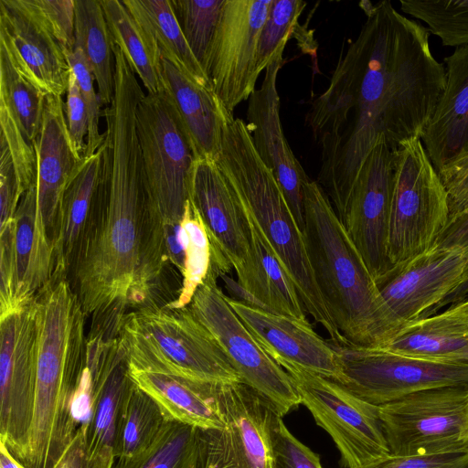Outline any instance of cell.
<instances>
[{"mask_svg": "<svg viewBox=\"0 0 468 468\" xmlns=\"http://www.w3.org/2000/svg\"><path fill=\"white\" fill-rule=\"evenodd\" d=\"M437 247L457 248L468 259V207L449 220Z\"/></svg>", "mask_w": 468, "mask_h": 468, "instance_id": "49", "label": "cell"}, {"mask_svg": "<svg viewBox=\"0 0 468 468\" xmlns=\"http://www.w3.org/2000/svg\"><path fill=\"white\" fill-rule=\"evenodd\" d=\"M65 55L71 71L77 79L84 101L88 120L89 132L87 135L84 156L94 154L103 144L105 133H100L101 101L94 90V77L83 50L75 47L73 50H65Z\"/></svg>", "mask_w": 468, "mask_h": 468, "instance_id": "40", "label": "cell"}, {"mask_svg": "<svg viewBox=\"0 0 468 468\" xmlns=\"http://www.w3.org/2000/svg\"><path fill=\"white\" fill-rule=\"evenodd\" d=\"M34 300L0 315V441L23 463L27 451L36 387Z\"/></svg>", "mask_w": 468, "mask_h": 468, "instance_id": "14", "label": "cell"}, {"mask_svg": "<svg viewBox=\"0 0 468 468\" xmlns=\"http://www.w3.org/2000/svg\"><path fill=\"white\" fill-rule=\"evenodd\" d=\"M166 420L156 401L134 383L117 416L112 446L114 458H131L145 451Z\"/></svg>", "mask_w": 468, "mask_h": 468, "instance_id": "33", "label": "cell"}, {"mask_svg": "<svg viewBox=\"0 0 468 468\" xmlns=\"http://www.w3.org/2000/svg\"><path fill=\"white\" fill-rule=\"evenodd\" d=\"M129 367L134 383L156 401L168 420L200 430L224 427L219 383Z\"/></svg>", "mask_w": 468, "mask_h": 468, "instance_id": "27", "label": "cell"}, {"mask_svg": "<svg viewBox=\"0 0 468 468\" xmlns=\"http://www.w3.org/2000/svg\"><path fill=\"white\" fill-rule=\"evenodd\" d=\"M35 150L37 213L53 246L64 192L82 160L72 146L60 96H46Z\"/></svg>", "mask_w": 468, "mask_h": 468, "instance_id": "24", "label": "cell"}, {"mask_svg": "<svg viewBox=\"0 0 468 468\" xmlns=\"http://www.w3.org/2000/svg\"><path fill=\"white\" fill-rule=\"evenodd\" d=\"M36 387L27 468H53L80 425L73 401L81 375L86 314L67 279L51 278L34 299Z\"/></svg>", "mask_w": 468, "mask_h": 468, "instance_id": "3", "label": "cell"}, {"mask_svg": "<svg viewBox=\"0 0 468 468\" xmlns=\"http://www.w3.org/2000/svg\"><path fill=\"white\" fill-rule=\"evenodd\" d=\"M46 96L21 74L0 44V139L11 153L21 196L36 185L35 144L42 126Z\"/></svg>", "mask_w": 468, "mask_h": 468, "instance_id": "23", "label": "cell"}, {"mask_svg": "<svg viewBox=\"0 0 468 468\" xmlns=\"http://www.w3.org/2000/svg\"><path fill=\"white\" fill-rule=\"evenodd\" d=\"M137 134L153 202L165 225L180 224L191 198L194 144L171 98L148 93L136 110Z\"/></svg>", "mask_w": 468, "mask_h": 468, "instance_id": "8", "label": "cell"}, {"mask_svg": "<svg viewBox=\"0 0 468 468\" xmlns=\"http://www.w3.org/2000/svg\"><path fill=\"white\" fill-rule=\"evenodd\" d=\"M272 0H225L205 66L216 97L230 112L255 91L261 31Z\"/></svg>", "mask_w": 468, "mask_h": 468, "instance_id": "15", "label": "cell"}, {"mask_svg": "<svg viewBox=\"0 0 468 468\" xmlns=\"http://www.w3.org/2000/svg\"><path fill=\"white\" fill-rule=\"evenodd\" d=\"M244 215L250 231V250L244 263L236 271L238 282L266 311L306 319L303 304L292 280L258 226L245 212Z\"/></svg>", "mask_w": 468, "mask_h": 468, "instance_id": "29", "label": "cell"}, {"mask_svg": "<svg viewBox=\"0 0 468 468\" xmlns=\"http://www.w3.org/2000/svg\"><path fill=\"white\" fill-rule=\"evenodd\" d=\"M101 165V146L94 154L82 158L64 192L53 242L51 278L68 280L91 224Z\"/></svg>", "mask_w": 468, "mask_h": 468, "instance_id": "26", "label": "cell"}, {"mask_svg": "<svg viewBox=\"0 0 468 468\" xmlns=\"http://www.w3.org/2000/svg\"><path fill=\"white\" fill-rule=\"evenodd\" d=\"M407 326L443 334L468 335V314L447 316L439 313L412 322Z\"/></svg>", "mask_w": 468, "mask_h": 468, "instance_id": "48", "label": "cell"}, {"mask_svg": "<svg viewBox=\"0 0 468 468\" xmlns=\"http://www.w3.org/2000/svg\"><path fill=\"white\" fill-rule=\"evenodd\" d=\"M190 199L208 235L212 266L218 276L230 270L236 271L248 257L250 231L244 212L214 160L196 161Z\"/></svg>", "mask_w": 468, "mask_h": 468, "instance_id": "21", "label": "cell"}, {"mask_svg": "<svg viewBox=\"0 0 468 468\" xmlns=\"http://www.w3.org/2000/svg\"><path fill=\"white\" fill-rule=\"evenodd\" d=\"M170 2L186 40L204 69L225 0Z\"/></svg>", "mask_w": 468, "mask_h": 468, "instance_id": "37", "label": "cell"}, {"mask_svg": "<svg viewBox=\"0 0 468 468\" xmlns=\"http://www.w3.org/2000/svg\"><path fill=\"white\" fill-rule=\"evenodd\" d=\"M389 454L468 451V386L429 388L379 406Z\"/></svg>", "mask_w": 468, "mask_h": 468, "instance_id": "10", "label": "cell"}, {"mask_svg": "<svg viewBox=\"0 0 468 468\" xmlns=\"http://www.w3.org/2000/svg\"><path fill=\"white\" fill-rule=\"evenodd\" d=\"M401 11L427 25L446 47L468 45V0H400Z\"/></svg>", "mask_w": 468, "mask_h": 468, "instance_id": "36", "label": "cell"}, {"mask_svg": "<svg viewBox=\"0 0 468 468\" xmlns=\"http://www.w3.org/2000/svg\"><path fill=\"white\" fill-rule=\"evenodd\" d=\"M331 344L342 363L344 379L340 384L376 406L429 388L468 386L466 363L415 358L346 340Z\"/></svg>", "mask_w": 468, "mask_h": 468, "instance_id": "12", "label": "cell"}, {"mask_svg": "<svg viewBox=\"0 0 468 468\" xmlns=\"http://www.w3.org/2000/svg\"><path fill=\"white\" fill-rule=\"evenodd\" d=\"M303 206L307 255L334 324L350 344L385 346L400 331L328 196L310 177L303 186Z\"/></svg>", "mask_w": 468, "mask_h": 468, "instance_id": "4", "label": "cell"}, {"mask_svg": "<svg viewBox=\"0 0 468 468\" xmlns=\"http://www.w3.org/2000/svg\"><path fill=\"white\" fill-rule=\"evenodd\" d=\"M114 460L112 447L90 455L86 449L83 430L80 426L73 440L53 468H112Z\"/></svg>", "mask_w": 468, "mask_h": 468, "instance_id": "47", "label": "cell"}, {"mask_svg": "<svg viewBox=\"0 0 468 468\" xmlns=\"http://www.w3.org/2000/svg\"><path fill=\"white\" fill-rule=\"evenodd\" d=\"M122 2L138 23L155 40L161 55L176 64L197 83L212 90L208 78L185 38L170 0Z\"/></svg>", "mask_w": 468, "mask_h": 468, "instance_id": "32", "label": "cell"}, {"mask_svg": "<svg viewBox=\"0 0 468 468\" xmlns=\"http://www.w3.org/2000/svg\"><path fill=\"white\" fill-rule=\"evenodd\" d=\"M75 47L88 60L101 105L114 96L115 58L113 43L101 0H75Z\"/></svg>", "mask_w": 468, "mask_h": 468, "instance_id": "31", "label": "cell"}, {"mask_svg": "<svg viewBox=\"0 0 468 468\" xmlns=\"http://www.w3.org/2000/svg\"><path fill=\"white\" fill-rule=\"evenodd\" d=\"M439 175L448 193L451 219L468 207V151L451 161Z\"/></svg>", "mask_w": 468, "mask_h": 468, "instance_id": "46", "label": "cell"}, {"mask_svg": "<svg viewBox=\"0 0 468 468\" xmlns=\"http://www.w3.org/2000/svg\"><path fill=\"white\" fill-rule=\"evenodd\" d=\"M0 468H27L0 441Z\"/></svg>", "mask_w": 468, "mask_h": 468, "instance_id": "53", "label": "cell"}, {"mask_svg": "<svg viewBox=\"0 0 468 468\" xmlns=\"http://www.w3.org/2000/svg\"><path fill=\"white\" fill-rule=\"evenodd\" d=\"M21 197L11 153L6 143L0 139V228L13 220Z\"/></svg>", "mask_w": 468, "mask_h": 468, "instance_id": "45", "label": "cell"}, {"mask_svg": "<svg viewBox=\"0 0 468 468\" xmlns=\"http://www.w3.org/2000/svg\"><path fill=\"white\" fill-rule=\"evenodd\" d=\"M228 301L266 352L278 363L295 364L342 383L339 354L331 342L318 335L307 319H297L248 305L228 296Z\"/></svg>", "mask_w": 468, "mask_h": 468, "instance_id": "22", "label": "cell"}, {"mask_svg": "<svg viewBox=\"0 0 468 468\" xmlns=\"http://www.w3.org/2000/svg\"><path fill=\"white\" fill-rule=\"evenodd\" d=\"M243 211L264 235L292 280L304 310L338 344L343 337L317 287L303 235L272 173L257 153L246 122L219 103V142L214 160Z\"/></svg>", "mask_w": 468, "mask_h": 468, "instance_id": "5", "label": "cell"}, {"mask_svg": "<svg viewBox=\"0 0 468 468\" xmlns=\"http://www.w3.org/2000/svg\"><path fill=\"white\" fill-rule=\"evenodd\" d=\"M468 291V259L458 288L442 303L440 309L446 304H454L463 300ZM449 305V306H450Z\"/></svg>", "mask_w": 468, "mask_h": 468, "instance_id": "52", "label": "cell"}, {"mask_svg": "<svg viewBox=\"0 0 468 468\" xmlns=\"http://www.w3.org/2000/svg\"><path fill=\"white\" fill-rule=\"evenodd\" d=\"M278 364L292 378L301 404L334 441L344 468H358L389 454L379 406L358 398L340 383L295 364Z\"/></svg>", "mask_w": 468, "mask_h": 468, "instance_id": "11", "label": "cell"}, {"mask_svg": "<svg viewBox=\"0 0 468 468\" xmlns=\"http://www.w3.org/2000/svg\"><path fill=\"white\" fill-rule=\"evenodd\" d=\"M458 361L468 364V343L463 348L449 355L444 361Z\"/></svg>", "mask_w": 468, "mask_h": 468, "instance_id": "55", "label": "cell"}, {"mask_svg": "<svg viewBox=\"0 0 468 468\" xmlns=\"http://www.w3.org/2000/svg\"><path fill=\"white\" fill-rule=\"evenodd\" d=\"M444 90L420 138L438 173L468 151V45L443 58Z\"/></svg>", "mask_w": 468, "mask_h": 468, "instance_id": "25", "label": "cell"}, {"mask_svg": "<svg viewBox=\"0 0 468 468\" xmlns=\"http://www.w3.org/2000/svg\"><path fill=\"white\" fill-rule=\"evenodd\" d=\"M112 43L116 45L148 93L162 90L160 50L122 0H101Z\"/></svg>", "mask_w": 468, "mask_h": 468, "instance_id": "30", "label": "cell"}, {"mask_svg": "<svg viewBox=\"0 0 468 468\" xmlns=\"http://www.w3.org/2000/svg\"><path fill=\"white\" fill-rule=\"evenodd\" d=\"M466 261L457 248L436 246L376 282L385 308L399 331L436 314L458 288Z\"/></svg>", "mask_w": 468, "mask_h": 468, "instance_id": "18", "label": "cell"}, {"mask_svg": "<svg viewBox=\"0 0 468 468\" xmlns=\"http://www.w3.org/2000/svg\"><path fill=\"white\" fill-rule=\"evenodd\" d=\"M120 336L130 367L214 383L241 381L188 306L130 311Z\"/></svg>", "mask_w": 468, "mask_h": 468, "instance_id": "6", "label": "cell"}, {"mask_svg": "<svg viewBox=\"0 0 468 468\" xmlns=\"http://www.w3.org/2000/svg\"><path fill=\"white\" fill-rule=\"evenodd\" d=\"M358 468H468V451L435 455L387 454Z\"/></svg>", "mask_w": 468, "mask_h": 468, "instance_id": "42", "label": "cell"}, {"mask_svg": "<svg viewBox=\"0 0 468 468\" xmlns=\"http://www.w3.org/2000/svg\"><path fill=\"white\" fill-rule=\"evenodd\" d=\"M359 5L366 21L305 118L321 150L317 183L342 222L378 137L392 150L420 139L446 83L445 67L432 54L427 27L388 0Z\"/></svg>", "mask_w": 468, "mask_h": 468, "instance_id": "1", "label": "cell"}, {"mask_svg": "<svg viewBox=\"0 0 468 468\" xmlns=\"http://www.w3.org/2000/svg\"><path fill=\"white\" fill-rule=\"evenodd\" d=\"M443 315L447 316H460L468 314V291L465 297L460 302L448 306L443 312Z\"/></svg>", "mask_w": 468, "mask_h": 468, "instance_id": "54", "label": "cell"}, {"mask_svg": "<svg viewBox=\"0 0 468 468\" xmlns=\"http://www.w3.org/2000/svg\"><path fill=\"white\" fill-rule=\"evenodd\" d=\"M53 246L37 213L36 185L0 229V315L29 304L51 280Z\"/></svg>", "mask_w": 468, "mask_h": 468, "instance_id": "16", "label": "cell"}, {"mask_svg": "<svg viewBox=\"0 0 468 468\" xmlns=\"http://www.w3.org/2000/svg\"><path fill=\"white\" fill-rule=\"evenodd\" d=\"M65 50L75 48V0H35Z\"/></svg>", "mask_w": 468, "mask_h": 468, "instance_id": "44", "label": "cell"}, {"mask_svg": "<svg viewBox=\"0 0 468 468\" xmlns=\"http://www.w3.org/2000/svg\"><path fill=\"white\" fill-rule=\"evenodd\" d=\"M166 254L170 263L182 274L185 263V252L179 238L178 225H165Z\"/></svg>", "mask_w": 468, "mask_h": 468, "instance_id": "50", "label": "cell"}, {"mask_svg": "<svg viewBox=\"0 0 468 468\" xmlns=\"http://www.w3.org/2000/svg\"><path fill=\"white\" fill-rule=\"evenodd\" d=\"M218 402L224 427L199 429L198 468H273L275 406L241 381L219 383Z\"/></svg>", "mask_w": 468, "mask_h": 468, "instance_id": "13", "label": "cell"}, {"mask_svg": "<svg viewBox=\"0 0 468 468\" xmlns=\"http://www.w3.org/2000/svg\"><path fill=\"white\" fill-rule=\"evenodd\" d=\"M273 468H324L320 457L296 439L280 416L272 428Z\"/></svg>", "mask_w": 468, "mask_h": 468, "instance_id": "41", "label": "cell"}, {"mask_svg": "<svg viewBox=\"0 0 468 468\" xmlns=\"http://www.w3.org/2000/svg\"><path fill=\"white\" fill-rule=\"evenodd\" d=\"M219 277L223 280L225 287L229 293L235 296L233 299L248 305L265 310L262 304L245 288H243L238 281H235L228 274H220Z\"/></svg>", "mask_w": 468, "mask_h": 468, "instance_id": "51", "label": "cell"}, {"mask_svg": "<svg viewBox=\"0 0 468 468\" xmlns=\"http://www.w3.org/2000/svg\"><path fill=\"white\" fill-rule=\"evenodd\" d=\"M0 44L21 74L46 95L67 92L70 67L35 0H0Z\"/></svg>", "mask_w": 468, "mask_h": 468, "instance_id": "19", "label": "cell"}, {"mask_svg": "<svg viewBox=\"0 0 468 468\" xmlns=\"http://www.w3.org/2000/svg\"><path fill=\"white\" fill-rule=\"evenodd\" d=\"M394 150L379 136L355 183L343 220L375 282L395 270L388 251Z\"/></svg>", "mask_w": 468, "mask_h": 468, "instance_id": "17", "label": "cell"}, {"mask_svg": "<svg viewBox=\"0 0 468 468\" xmlns=\"http://www.w3.org/2000/svg\"><path fill=\"white\" fill-rule=\"evenodd\" d=\"M212 266L188 308L222 350L241 382L269 399L283 417L301 404L293 381L230 306Z\"/></svg>", "mask_w": 468, "mask_h": 468, "instance_id": "9", "label": "cell"}, {"mask_svg": "<svg viewBox=\"0 0 468 468\" xmlns=\"http://www.w3.org/2000/svg\"><path fill=\"white\" fill-rule=\"evenodd\" d=\"M162 90L173 101L198 159L215 160L219 142V101L213 90L160 54Z\"/></svg>", "mask_w": 468, "mask_h": 468, "instance_id": "28", "label": "cell"}, {"mask_svg": "<svg viewBox=\"0 0 468 468\" xmlns=\"http://www.w3.org/2000/svg\"><path fill=\"white\" fill-rule=\"evenodd\" d=\"M179 238L185 252L182 285L170 307L189 305L196 291L207 278L212 264V251L202 218L191 199L187 200L179 224Z\"/></svg>", "mask_w": 468, "mask_h": 468, "instance_id": "35", "label": "cell"}, {"mask_svg": "<svg viewBox=\"0 0 468 468\" xmlns=\"http://www.w3.org/2000/svg\"><path fill=\"white\" fill-rule=\"evenodd\" d=\"M199 429L166 420L154 442L143 452L115 459L112 468H198Z\"/></svg>", "mask_w": 468, "mask_h": 468, "instance_id": "34", "label": "cell"}, {"mask_svg": "<svg viewBox=\"0 0 468 468\" xmlns=\"http://www.w3.org/2000/svg\"><path fill=\"white\" fill-rule=\"evenodd\" d=\"M144 93L120 81L102 114V165L90 229L68 281L86 316L165 305L167 258L165 223L155 207L137 134ZM91 319V320H92Z\"/></svg>", "mask_w": 468, "mask_h": 468, "instance_id": "2", "label": "cell"}, {"mask_svg": "<svg viewBox=\"0 0 468 468\" xmlns=\"http://www.w3.org/2000/svg\"><path fill=\"white\" fill-rule=\"evenodd\" d=\"M65 112L69 133L77 154L83 158L86 149L85 137L89 132L88 113L80 86L73 72L70 71L67 90Z\"/></svg>", "mask_w": 468, "mask_h": 468, "instance_id": "43", "label": "cell"}, {"mask_svg": "<svg viewBox=\"0 0 468 468\" xmlns=\"http://www.w3.org/2000/svg\"><path fill=\"white\" fill-rule=\"evenodd\" d=\"M306 3L302 0H272L258 42L257 73L282 57L284 48L298 27Z\"/></svg>", "mask_w": 468, "mask_h": 468, "instance_id": "38", "label": "cell"}, {"mask_svg": "<svg viewBox=\"0 0 468 468\" xmlns=\"http://www.w3.org/2000/svg\"><path fill=\"white\" fill-rule=\"evenodd\" d=\"M446 188L419 138L394 150L388 257L395 268L437 246L449 223Z\"/></svg>", "mask_w": 468, "mask_h": 468, "instance_id": "7", "label": "cell"}, {"mask_svg": "<svg viewBox=\"0 0 468 468\" xmlns=\"http://www.w3.org/2000/svg\"><path fill=\"white\" fill-rule=\"evenodd\" d=\"M282 62L283 58L280 57L265 69L261 88L249 99L246 124L257 153L272 171L303 232V186L309 176L293 154L282 126L277 76Z\"/></svg>", "mask_w": 468, "mask_h": 468, "instance_id": "20", "label": "cell"}, {"mask_svg": "<svg viewBox=\"0 0 468 468\" xmlns=\"http://www.w3.org/2000/svg\"><path fill=\"white\" fill-rule=\"evenodd\" d=\"M467 343L468 335L406 326L381 348L415 358L444 360Z\"/></svg>", "mask_w": 468, "mask_h": 468, "instance_id": "39", "label": "cell"}]
</instances>
